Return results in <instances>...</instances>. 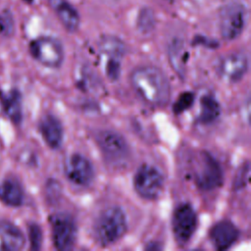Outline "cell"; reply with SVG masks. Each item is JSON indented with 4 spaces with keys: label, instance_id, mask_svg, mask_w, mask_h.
<instances>
[{
    "label": "cell",
    "instance_id": "obj_5",
    "mask_svg": "<svg viewBox=\"0 0 251 251\" xmlns=\"http://www.w3.org/2000/svg\"><path fill=\"white\" fill-rule=\"evenodd\" d=\"M247 11L240 3L226 5L220 16V31L224 39L232 40L238 37L244 29Z\"/></svg>",
    "mask_w": 251,
    "mask_h": 251
},
{
    "label": "cell",
    "instance_id": "obj_1",
    "mask_svg": "<svg viewBox=\"0 0 251 251\" xmlns=\"http://www.w3.org/2000/svg\"><path fill=\"white\" fill-rule=\"evenodd\" d=\"M134 90L148 104L164 106L171 95L170 82L166 75L153 66H143L135 69L130 76Z\"/></svg>",
    "mask_w": 251,
    "mask_h": 251
},
{
    "label": "cell",
    "instance_id": "obj_2",
    "mask_svg": "<svg viewBox=\"0 0 251 251\" xmlns=\"http://www.w3.org/2000/svg\"><path fill=\"white\" fill-rule=\"evenodd\" d=\"M126 217L117 206L103 210L94 224V236L100 245H110L121 239L126 231Z\"/></svg>",
    "mask_w": 251,
    "mask_h": 251
},
{
    "label": "cell",
    "instance_id": "obj_15",
    "mask_svg": "<svg viewBox=\"0 0 251 251\" xmlns=\"http://www.w3.org/2000/svg\"><path fill=\"white\" fill-rule=\"evenodd\" d=\"M40 133L51 148H58L63 140V126L60 121L53 115H46L39 124Z\"/></svg>",
    "mask_w": 251,
    "mask_h": 251
},
{
    "label": "cell",
    "instance_id": "obj_9",
    "mask_svg": "<svg viewBox=\"0 0 251 251\" xmlns=\"http://www.w3.org/2000/svg\"><path fill=\"white\" fill-rule=\"evenodd\" d=\"M65 174L75 184L85 186L92 181L94 170L86 157L73 154L65 162Z\"/></svg>",
    "mask_w": 251,
    "mask_h": 251
},
{
    "label": "cell",
    "instance_id": "obj_14",
    "mask_svg": "<svg viewBox=\"0 0 251 251\" xmlns=\"http://www.w3.org/2000/svg\"><path fill=\"white\" fill-rule=\"evenodd\" d=\"M50 7L57 15L64 27L70 32L75 31L79 26V16L74 6L67 0H48Z\"/></svg>",
    "mask_w": 251,
    "mask_h": 251
},
{
    "label": "cell",
    "instance_id": "obj_11",
    "mask_svg": "<svg viewBox=\"0 0 251 251\" xmlns=\"http://www.w3.org/2000/svg\"><path fill=\"white\" fill-rule=\"evenodd\" d=\"M102 152L112 160H120L127 155L128 148L124 137L112 130H102L96 135Z\"/></svg>",
    "mask_w": 251,
    "mask_h": 251
},
{
    "label": "cell",
    "instance_id": "obj_20",
    "mask_svg": "<svg viewBox=\"0 0 251 251\" xmlns=\"http://www.w3.org/2000/svg\"><path fill=\"white\" fill-rule=\"evenodd\" d=\"M169 57L172 68L179 76H182L185 72L186 54L182 44L179 41H176L171 45Z\"/></svg>",
    "mask_w": 251,
    "mask_h": 251
},
{
    "label": "cell",
    "instance_id": "obj_27",
    "mask_svg": "<svg viewBox=\"0 0 251 251\" xmlns=\"http://www.w3.org/2000/svg\"><path fill=\"white\" fill-rule=\"evenodd\" d=\"M25 2H28V3H30V2H32V0H25Z\"/></svg>",
    "mask_w": 251,
    "mask_h": 251
},
{
    "label": "cell",
    "instance_id": "obj_23",
    "mask_svg": "<svg viewBox=\"0 0 251 251\" xmlns=\"http://www.w3.org/2000/svg\"><path fill=\"white\" fill-rule=\"evenodd\" d=\"M28 237L30 242V248L32 250H38L41 247L42 232L40 226L36 224H30L28 226Z\"/></svg>",
    "mask_w": 251,
    "mask_h": 251
},
{
    "label": "cell",
    "instance_id": "obj_25",
    "mask_svg": "<svg viewBox=\"0 0 251 251\" xmlns=\"http://www.w3.org/2000/svg\"><path fill=\"white\" fill-rule=\"evenodd\" d=\"M248 179H249V165L247 163V164L243 165L241 167V169L237 172V175L233 181L234 188L238 189V188L244 187L247 184Z\"/></svg>",
    "mask_w": 251,
    "mask_h": 251
},
{
    "label": "cell",
    "instance_id": "obj_22",
    "mask_svg": "<svg viewBox=\"0 0 251 251\" xmlns=\"http://www.w3.org/2000/svg\"><path fill=\"white\" fill-rule=\"evenodd\" d=\"M194 101V95L191 92H184L178 96L174 105V112L176 114L182 113L191 107Z\"/></svg>",
    "mask_w": 251,
    "mask_h": 251
},
{
    "label": "cell",
    "instance_id": "obj_8",
    "mask_svg": "<svg viewBox=\"0 0 251 251\" xmlns=\"http://www.w3.org/2000/svg\"><path fill=\"white\" fill-rule=\"evenodd\" d=\"M50 223L54 246L59 250L72 249L76 237V225L73 217L67 213H58L52 216Z\"/></svg>",
    "mask_w": 251,
    "mask_h": 251
},
{
    "label": "cell",
    "instance_id": "obj_19",
    "mask_svg": "<svg viewBox=\"0 0 251 251\" xmlns=\"http://www.w3.org/2000/svg\"><path fill=\"white\" fill-rule=\"evenodd\" d=\"M100 51L109 58L121 59L126 53L125 43L115 36H105L99 43Z\"/></svg>",
    "mask_w": 251,
    "mask_h": 251
},
{
    "label": "cell",
    "instance_id": "obj_4",
    "mask_svg": "<svg viewBox=\"0 0 251 251\" xmlns=\"http://www.w3.org/2000/svg\"><path fill=\"white\" fill-rule=\"evenodd\" d=\"M31 56L40 64L49 67H59L64 59V50L61 42L50 36H40L29 43Z\"/></svg>",
    "mask_w": 251,
    "mask_h": 251
},
{
    "label": "cell",
    "instance_id": "obj_7",
    "mask_svg": "<svg viewBox=\"0 0 251 251\" xmlns=\"http://www.w3.org/2000/svg\"><path fill=\"white\" fill-rule=\"evenodd\" d=\"M134 188L143 198L156 199L160 196L164 187L162 174L153 166H141L134 176Z\"/></svg>",
    "mask_w": 251,
    "mask_h": 251
},
{
    "label": "cell",
    "instance_id": "obj_10",
    "mask_svg": "<svg viewBox=\"0 0 251 251\" xmlns=\"http://www.w3.org/2000/svg\"><path fill=\"white\" fill-rule=\"evenodd\" d=\"M248 69V59L244 53L236 52L225 56L219 65L220 75L229 82L240 80Z\"/></svg>",
    "mask_w": 251,
    "mask_h": 251
},
{
    "label": "cell",
    "instance_id": "obj_24",
    "mask_svg": "<svg viewBox=\"0 0 251 251\" xmlns=\"http://www.w3.org/2000/svg\"><path fill=\"white\" fill-rule=\"evenodd\" d=\"M121 59L117 58H109L106 64V74L109 79L115 80L120 75V66H121Z\"/></svg>",
    "mask_w": 251,
    "mask_h": 251
},
{
    "label": "cell",
    "instance_id": "obj_18",
    "mask_svg": "<svg viewBox=\"0 0 251 251\" xmlns=\"http://www.w3.org/2000/svg\"><path fill=\"white\" fill-rule=\"evenodd\" d=\"M221 108L217 99L211 94H205L200 99L199 121L202 124L213 123L220 115Z\"/></svg>",
    "mask_w": 251,
    "mask_h": 251
},
{
    "label": "cell",
    "instance_id": "obj_6",
    "mask_svg": "<svg viewBox=\"0 0 251 251\" xmlns=\"http://www.w3.org/2000/svg\"><path fill=\"white\" fill-rule=\"evenodd\" d=\"M197 214L188 203L176 207L173 215V232L176 242L180 245L187 243L193 236L197 227Z\"/></svg>",
    "mask_w": 251,
    "mask_h": 251
},
{
    "label": "cell",
    "instance_id": "obj_12",
    "mask_svg": "<svg viewBox=\"0 0 251 251\" xmlns=\"http://www.w3.org/2000/svg\"><path fill=\"white\" fill-rule=\"evenodd\" d=\"M237 227L229 221H221L214 225L209 232V237L213 245L218 250L229 248L238 238Z\"/></svg>",
    "mask_w": 251,
    "mask_h": 251
},
{
    "label": "cell",
    "instance_id": "obj_13",
    "mask_svg": "<svg viewBox=\"0 0 251 251\" xmlns=\"http://www.w3.org/2000/svg\"><path fill=\"white\" fill-rule=\"evenodd\" d=\"M25 243V235L17 226L10 222L0 223V251H19Z\"/></svg>",
    "mask_w": 251,
    "mask_h": 251
},
{
    "label": "cell",
    "instance_id": "obj_21",
    "mask_svg": "<svg viewBox=\"0 0 251 251\" xmlns=\"http://www.w3.org/2000/svg\"><path fill=\"white\" fill-rule=\"evenodd\" d=\"M15 29V23L12 13L4 10L0 13V32L5 36H11Z\"/></svg>",
    "mask_w": 251,
    "mask_h": 251
},
{
    "label": "cell",
    "instance_id": "obj_16",
    "mask_svg": "<svg viewBox=\"0 0 251 251\" xmlns=\"http://www.w3.org/2000/svg\"><path fill=\"white\" fill-rule=\"evenodd\" d=\"M0 101L5 114L16 125L22 121V97L17 89L0 93Z\"/></svg>",
    "mask_w": 251,
    "mask_h": 251
},
{
    "label": "cell",
    "instance_id": "obj_17",
    "mask_svg": "<svg viewBox=\"0 0 251 251\" xmlns=\"http://www.w3.org/2000/svg\"><path fill=\"white\" fill-rule=\"evenodd\" d=\"M0 201L9 206L22 205L24 190L16 178L9 177L0 183Z\"/></svg>",
    "mask_w": 251,
    "mask_h": 251
},
{
    "label": "cell",
    "instance_id": "obj_26",
    "mask_svg": "<svg viewBox=\"0 0 251 251\" xmlns=\"http://www.w3.org/2000/svg\"><path fill=\"white\" fill-rule=\"evenodd\" d=\"M138 25L141 29L148 30L153 25V17L151 12L149 11H142L140 13V17L138 20Z\"/></svg>",
    "mask_w": 251,
    "mask_h": 251
},
{
    "label": "cell",
    "instance_id": "obj_3",
    "mask_svg": "<svg viewBox=\"0 0 251 251\" xmlns=\"http://www.w3.org/2000/svg\"><path fill=\"white\" fill-rule=\"evenodd\" d=\"M193 176L197 186L204 190L215 189L223 182L220 164L206 151L199 152L194 159Z\"/></svg>",
    "mask_w": 251,
    "mask_h": 251
}]
</instances>
